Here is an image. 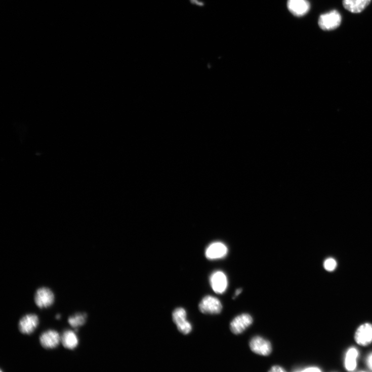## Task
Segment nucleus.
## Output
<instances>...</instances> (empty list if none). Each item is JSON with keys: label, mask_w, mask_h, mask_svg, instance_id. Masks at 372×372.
I'll list each match as a JSON object with an SVG mask.
<instances>
[{"label": "nucleus", "mask_w": 372, "mask_h": 372, "mask_svg": "<svg viewBox=\"0 0 372 372\" xmlns=\"http://www.w3.org/2000/svg\"><path fill=\"white\" fill-rule=\"evenodd\" d=\"M269 371L272 372H284L286 370L280 366L275 365L272 366Z\"/></svg>", "instance_id": "a211bd4d"}, {"label": "nucleus", "mask_w": 372, "mask_h": 372, "mask_svg": "<svg viewBox=\"0 0 372 372\" xmlns=\"http://www.w3.org/2000/svg\"><path fill=\"white\" fill-rule=\"evenodd\" d=\"M187 314L185 309L179 308L174 311L172 317L178 330L184 335L189 334L192 330L191 325L187 320Z\"/></svg>", "instance_id": "20e7f679"}, {"label": "nucleus", "mask_w": 372, "mask_h": 372, "mask_svg": "<svg viewBox=\"0 0 372 372\" xmlns=\"http://www.w3.org/2000/svg\"><path fill=\"white\" fill-rule=\"evenodd\" d=\"M287 7L289 11L297 17L305 16L310 9L308 0H288Z\"/></svg>", "instance_id": "9d476101"}, {"label": "nucleus", "mask_w": 372, "mask_h": 372, "mask_svg": "<svg viewBox=\"0 0 372 372\" xmlns=\"http://www.w3.org/2000/svg\"><path fill=\"white\" fill-rule=\"evenodd\" d=\"M200 311L204 314H217L222 310V305L216 297L206 296L199 304Z\"/></svg>", "instance_id": "7ed1b4c3"}, {"label": "nucleus", "mask_w": 372, "mask_h": 372, "mask_svg": "<svg viewBox=\"0 0 372 372\" xmlns=\"http://www.w3.org/2000/svg\"><path fill=\"white\" fill-rule=\"evenodd\" d=\"M40 343L46 349H54L61 342V337L55 330H50L44 332L40 337Z\"/></svg>", "instance_id": "1a4fd4ad"}, {"label": "nucleus", "mask_w": 372, "mask_h": 372, "mask_svg": "<svg viewBox=\"0 0 372 372\" xmlns=\"http://www.w3.org/2000/svg\"><path fill=\"white\" fill-rule=\"evenodd\" d=\"M302 371L305 372H319L321 370L319 368L316 367H309L302 370Z\"/></svg>", "instance_id": "6ab92c4d"}, {"label": "nucleus", "mask_w": 372, "mask_h": 372, "mask_svg": "<svg viewBox=\"0 0 372 372\" xmlns=\"http://www.w3.org/2000/svg\"><path fill=\"white\" fill-rule=\"evenodd\" d=\"M337 262L332 258L327 259L324 262V267L328 271H334L337 267Z\"/></svg>", "instance_id": "f3484780"}, {"label": "nucleus", "mask_w": 372, "mask_h": 372, "mask_svg": "<svg viewBox=\"0 0 372 372\" xmlns=\"http://www.w3.org/2000/svg\"><path fill=\"white\" fill-rule=\"evenodd\" d=\"M39 319L35 314H28L24 316L19 321V329L24 335L32 334L37 327Z\"/></svg>", "instance_id": "0eeeda50"}, {"label": "nucleus", "mask_w": 372, "mask_h": 372, "mask_svg": "<svg viewBox=\"0 0 372 372\" xmlns=\"http://www.w3.org/2000/svg\"><path fill=\"white\" fill-rule=\"evenodd\" d=\"M355 341L361 346L370 344L372 342V325L366 323L360 326L355 334Z\"/></svg>", "instance_id": "f8f14e48"}, {"label": "nucleus", "mask_w": 372, "mask_h": 372, "mask_svg": "<svg viewBox=\"0 0 372 372\" xmlns=\"http://www.w3.org/2000/svg\"><path fill=\"white\" fill-rule=\"evenodd\" d=\"M56 318L57 319H60V314L57 315V316H56Z\"/></svg>", "instance_id": "4be33fe9"}, {"label": "nucleus", "mask_w": 372, "mask_h": 372, "mask_svg": "<svg viewBox=\"0 0 372 372\" xmlns=\"http://www.w3.org/2000/svg\"><path fill=\"white\" fill-rule=\"evenodd\" d=\"M252 351L257 354L262 356H268L272 352L270 342L259 336L253 338L250 342Z\"/></svg>", "instance_id": "423d86ee"}, {"label": "nucleus", "mask_w": 372, "mask_h": 372, "mask_svg": "<svg viewBox=\"0 0 372 372\" xmlns=\"http://www.w3.org/2000/svg\"><path fill=\"white\" fill-rule=\"evenodd\" d=\"M87 317L86 314H76L69 317L68 323L72 327L77 328L86 323Z\"/></svg>", "instance_id": "dca6fc26"}, {"label": "nucleus", "mask_w": 372, "mask_h": 372, "mask_svg": "<svg viewBox=\"0 0 372 372\" xmlns=\"http://www.w3.org/2000/svg\"><path fill=\"white\" fill-rule=\"evenodd\" d=\"M371 0H343V6L352 13L362 12L370 3Z\"/></svg>", "instance_id": "ddd939ff"}, {"label": "nucleus", "mask_w": 372, "mask_h": 372, "mask_svg": "<svg viewBox=\"0 0 372 372\" xmlns=\"http://www.w3.org/2000/svg\"><path fill=\"white\" fill-rule=\"evenodd\" d=\"M36 306L40 308H47L51 306L55 301V295L51 290L47 287H42L37 290L34 296Z\"/></svg>", "instance_id": "f03ea898"}, {"label": "nucleus", "mask_w": 372, "mask_h": 372, "mask_svg": "<svg viewBox=\"0 0 372 372\" xmlns=\"http://www.w3.org/2000/svg\"><path fill=\"white\" fill-rule=\"evenodd\" d=\"M242 291V289H241V288H239V289H237V290L236 291V292H235V296H234V297L233 298H235V297H237V296H238V295H239V294H240V293H241Z\"/></svg>", "instance_id": "412c9836"}, {"label": "nucleus", "mask_w": 372, "mask_h": 372, "mask_svg": "<svg viewBox=\"0 0 372 372\" xmlns=\"http://www.w3.org/2000/svg\"><path fill=\"white\" fill-rule=\"evenodd\" d=\"M228 252V247L224 243L216 242L208 247L205 255L210 260H216L226 256Z\"/></svg>", "instance_id": "9b49d317"}, {"label": "nucleus", "mask_w": 372, "mask_h": 372, "mask_svg": "<svg viewBox=\"0 0 372 372\" xmlns=\"http://www.w3.org/2000/svg\"><path fill=\"white\" fill-rule=\"evenodd\" d=\"M210 283L213 291L220 294L226 292L228 285L227 276L221 271L213 273L210 278Z\"/></svg>", "instance_id": "6e6552de"}, {"label": "nucleus", "mask_w": 372, "mask_h": 372, "mask_svg": "<svg viewBox=\"0 0 372 372\" xmlns=\"http://www.w3.org/2000/svg\"><path fill=\"white\" fill-rule=\"evenodd\" d=\"M253 322V318L248 314H242L236 316L231 322L230 329L235 335L243 333Z\"/></svg>", "instance_id": "39448f33"}, {"label": "nucleus", "mask_w": 372, "mask_h": 372, "mask_svg": "<svg viewBox=\"0 0 372 372\" xmlns=\"http://www.w3.org/2000/svg\"><path fill=\"white\" fill-rule=\"evenodd\" d=\"M358 355V351L355 348H351L347 352L345 361V367L347 370L352 371L355 369L357 365Z\"/></svg>", "instance_id": "2eb2a0df"}, {"label": "nucleus", "mask_w": 372, "mask_h": 372, "mask_svg": "<svg viewBox=\"0 0 372 372\" xmlns=\"http://www.w3.org/2000/svg\"><path fill=\"white\" fill-rule=\"evenodd\" d=\"M61 342L66 349L73 350L78 345L79 340L74 332L66 330L61 336Z\"/></svg>", "instance_id": "4468645a"}, {"label": "nucleus", "mask_w": 372, "mask_h": 372, "mask_svg": "<svg viewBox=\"0 0 372 372\" xmlns=\"http://www.w3.org/2000/svg\"><path fill=\"white\" fill-rule=\"evenodd\" d=\"M367 364L368 367L372 370V353H371L367 357Z\"/></svg>", "instance_id": "aec40b11"}, {"label": "nucleus", "mask_w": 372, "mask_h": 372, "mask_svg": "<svg viewBox=\"0 0 372 372\" xmlns=\"http://www.w3.org/2000/svg\"><path fill=\"white\" fill-rule=\"evenodd\" d=\"M341 21L342 17L340 13L336 10H333L321 15L318 23L321 30L332 31L337 29L340 26Z\"/></svg>", "instance_id": "f257e3e1"}]
</instances>
